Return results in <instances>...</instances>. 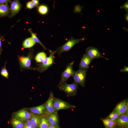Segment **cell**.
<instances>
[{
    "label": "cell",
    "instance_id": "cell-1",
    "mask_svg": "<svg viewBox=\"0 0 128 128\" xmlns=\"http://www.w3.org/2000/svg\"><path fill=\"white\" fill-rule=\"evenodd\" d=\"M86 39V38L83 37L80 39H75L72 37L62 46L58 47L56 51V53L60 57L63 52L68 51L76 44L79 43Z\"/></svg>",
    "mask_w": 128,
    "mask_h": 128
},
{
    "label": "cell",
    "instance_id": "cell-2",
    "mask_svg": "<svg viewBox=\"0 0 128 128\" xmlns=\"http://www.w3.org/2000/svg\"><path fill=\"white\" fill-rule=\"evenodd\" d=\"M50 55L47 57L42 62L38 67L34 69L41 73L47 70L53 64L54 60V55L56 53V51L49 50Z\"/></svg>",
    "mask_w": 128,
    "mask_h": 128
},
{
    "label": "cell",
    "instance_id": "cell-3",
    "mask_svg": "<svg viewBox=\"0 0 128 128\" xmlns=\"http://www.w3.org/2000/svg\"><path fill=\"white\" fill-rule=\"evenodd\" d=\"M87 70L79 69L74 71L72 77L74 82L78 85L84 87L85 85Z\"/></svg>",
    "mask_w": 128,
    "mask_h": 128
},
{
    "label": "cell",
    "instance_id": "cell-4",
    "mask_svg": "<svg viewBox=\"0 0 128 128\" xmlns=\"http://www.w3.org/2000/svg\"><path fill=\"white\" fill-rule=\"evenodd\" d=\"M74 63V62L73 61L68 64L66 68L62 73L60 80L57 85L58 87L66 83L69 78L72 77L74 71L73 69Z\"/></svg>",
    "mask_w": 128,
    "mask_h": 128
},
{
    "label": "cell",
    "instance_id": "cell-5",
    "mask_svg": "<svg viewBox=\"0 0 128 128\" xmlns=\"http://www.w3.org/2000/svg\"><path fill=\"white\" fill-rule=\"evenodd\" d=\"M59 89L69 96H73L77 94L78 85L73 82L71 84L65 83L59 87Z\"/></svg>",
    "mask_w": 128,
    "mask_h": 128
},
{
    "label": "cell",
    "instance_id": "cell-6",
    "mask_svg": "<svg viewBox=\"0 0 128 128\" xmlns=\"http://www.w3.org/2000/svg\"><path fill=\"white\" fill-rule=\"evenodd\" d=\"M53 104L54 108L56 111L62 109L67 110L76 107L75 105L55 97L54 98Z\"/></svg>",
    "mask_w": 128,
    "mask_h": 128
},
{
    "label": "cell",
    "instance_id": "cell-7",
    "mask_svg": "<svg viewBox=\"0 0 128 128\" xmlns=\"http://www.w3.org/2000/svg\"><path fill=\"white\" fill-rule=\"evenodd\" d=\"M86 54L93 59L102 58L109 60V59L101 55V54L99 51L98 49L92 46L87 48L85 50Z\"/></svg>",
    "mask_w": 128,
    "mask_h": 128
},
{
    "label": "cell",
    "instance_id": "cell-8",
    "mask_svg": "<svg viewBox=\"0 0 128 128\" xmlns=\"http://www.w3.org/2000/svg\"><path fill=\"white\" fill-rule=\"evenodd\" d=\"M32 115L27 110L23 109L16 112L14 114L15 118L22 121H26L30 119Z\"/></svg>",
    "mask_w": 128,
    "mask_h": 128
},
{
    "label": "cell",
    "instance_id": "cell-9",
    "mask_svg": "<svg viewBox=\"0 0 128 128\" xmlns=\"http://www.w3.org/2000/svg\"><path fill=\"white\" fill-rule=\"evenodd\" d=\"M93 60L86 54H84L79 63V69L87 70Z\"/></svg>",
    "mask_w": 128,
    "mask_h": 128
},
{
    "label": "cell",
    "instance_id": "cell-10",
    "mask_svg": "<svg viewBox=\"0 0 128 128\" xmlns=\"http://www.w3.org/2000/svg\"><path fill=\"white\" fill-rule=\"evenodd\" d=\"M117 125L121 128H127L128 125V112L119 116V118L115 121Z\"/></svg>",
    "mask_w": 128,
    "mask_h": 128
},
{
    "label": "cell",
    "instance_id": "cell-11",
    "mask_svg": "<svg viewBox=\"0 0 128 128\" xmlns=\"http://www.w3.org/2000/svg\"><path fill=\"white\" fill-rule=\"evenodd\" d=\"M126 102L124 100L118 104L114 111L119 116L128 112V107L126 105Z\"/></svg>",
    "mask_w": 128,
    "mask_h": 128
},
{
    "label": "cell",
    "instance_id": "cell-12",
    "mask_svg": "<svg viewBox=\"0 0 128 128\" xmlns=\"http://www.w3.org/2000/svg\"><path fill=\"white\" fill-rule=\"evenodd\" d=\"M48 115L47 119L49 125L53 126L57 125L59 119L57 112L55 111Z\"/></svg>",
    "mask_w": 128,
    "mask_h": 128
},
{
    "label": "cell",
    "instance_id": "cell-13",
    "mask_svg": "<svg viewBox=\"0 0 128 128\" xmlns=\"http://www.w3.org/2000/svg\"><path fill=\"white\" fill-rule=\"evenodd\" d=\"M20 8L21 5L18 0H15L13 1L11 4V14L9 17H13L18 13Z\"/></svg>",
    "mask_w": 128,
    "mask_h": 128
},
{
    "label": "cell",
    "instance_id": "cell-14",
    "mask_svg": "<svg viewBox=\"0 0 128 128\" xmlns=\"http://www.w3.org/2000/svg\"><path fill=\"white\" fill-rule=\"evenodd\" d=\"M31 58L30 56L27 57H21L19 58L20 65L23 68L27 69L31 67Z\"/></svg>",
    "mask_w": 128,
    "mask_h": 128
},
{
    "label": "cell",
    "instance_id": "cell-15",
    "mask_svg": "<svg viewBox=\"0 0 128 128\" xmlns=\"http://www.w3.org/2000/svg\"><path fill=\"white\" fill-rule=\"evenodd\" d=\"M101 120L103 122L105 128H114L117 125L115 121L106 118H101Z\"/></svg>",
    "mask_w": 128,
    "mask_h": 128
},
{
    "label": "cell",
    "instance_id": "cell-16",
    "mask_svg": "<svg viewBox=\"0 0 128 128\" xmlns=\"http://www.w3.org/2000/svg\"><path fill=\"white\" fill-rule=\"evenodd\" d=\"M45 110V106L43 104L38 106L30 108L29 110L33 113L38 115L43 114Z\"/></svg>",
    "mask_w": 128,
    "mask_h": 128
},
{
    "label": "cell",
    "instance_id": "cell-17",
    "mask_svg": "<svg viewBox=\"0 0 128 128\" xmlns=\"http://www.w3.org/2000/svg\"><path fill=\"white\" fill-rule=\"evenodd\" d=\"M41 119V118L39 116L32 114L30 120L32 124L36 128L39 126Z\"/></svg>",
    "mask_w": 128,
    "mask_h": 128
},
{
    "label": "cell",
    "instance_id": "cell-18",
    "mask_svg": "<svg viewBox=\"0 0 128 128\" xmlns=\"http://www.w3.org/2000/svg\"><path fill=\"white\" fill-rule=\"evenodd\" d=\"M9 11V6L7 5L0 4V17H3L6 15Z\"/></svg>",
    "mask_w": 128,
    "mask_h": 128
},
{
    "label": "cell",
    "instance_id": "cell-19",
    "mask_svg": "<svg viewBox=\"0 0 128 128\" xmlns=\"http://www.w3.org/2000/svg\"><path fill=\"white\" fill-rule=\"evenodd\" d=\"M11 123L14 128H23L24 125L22 121L16 118L12 119Z\"/></svg>",
    "mask_w": 128,
    "mask_h": 128
},
{
    "label": "cell",
    "instance_id": "cell-20",
    "mask_svg": "<svg viewBox=\"0 0 128 128\" xmlns=\"http://www.w3.org/2000/svg\"><path fill=\"white\" fill-rule=\"evenodd\" d=\"M31 37L26 39L23 43V46L24 48H30L32 47L35 44Z\"/></svg>",
    "mask_w": 128,
    "mask_h": 128
},
{
    "label": "cell",
    "instance_id": "cell-21",
    "mask_svg": "<svg viewBox=\"0 0 128 128\" xmlns=\"http://www.w3.org/2000/svg\"><path fill=\"white\" fill-rule=\"evenodd\" d=\"M47 57L46 54L43 52L38 53L36 56L35 59L37 62H41Z\"/></svg>",
    "mask_w": 128,
    "mask_h": 128
},
{
    "label": "cell",
    "instance_id": "cell-22",
    "mask_svg": "<svg viewBox=\"0 0 128 128\" xmlns=\"http://www.w3.org/2000/svg\"><path fill=\"white\" fill-rule=\"evenodd\" d=\"M49 126L47 118L45 117L42 118L38 126L39 128H48Z\"/></svg>",
    "mask_w": 128,
    "mask_h": 128
},
{
    "label": "cell",
    "instance_id": "cell-23",
    "mask_svg": "<svg viewBox=\"0 0 128 128\" xmlns=\"http://www.w3.org/2000/svg\"><path fill=\"white\" fill-rule=\"evenodd\" d=\"M119 116V115L117 113L113 111L106 118L115 121Z\"/></svg>",
    "mask_w": 128,
    "mask_h": 128
},
{
    "label": "cell",
    "instance_id": "cell-24",
    "mask_svg": "<svg viewBox=\"0 0 128 128\" xmlns=\"http://www.w3.org/2000/svg\"><path fill=\"white\" fill-rule=\"evenodd\" d=\"M31 34L32 36L31 37L32 38L34 41L35 43H37L41 45L43 47L44 50H45L48 49L43 45V44L38 39L36 35L33 33L32 32L31 33Z\"/></svg>",
    "mask_w": 128,
    "mask_h": 128
},
{
    "label": "cell",
    "instance_id": "cell-25",
    "mask_svg": "<svg viewBox=\"0 0 128 128\" xmlns=\"http://www.w3.org/2000/svg\"><path fill=\"white\" fill-rule=\"evenodd\" d=\"M38 10L39 12L42 14H46L48 11L47 7L44 5H41L38 8Z\"/></svg>",
    "mask_w": 128,
    "mask_h": 128
},
{
    "label": "cell",
    "instance_id": "cell-26",
    "mask_svg": "<svg viewBox=\"0 0 128 128\" xmlns=\"http://www.w3.org/2000/svg\"><path fill=\"white\" fill-rule=\"evenodd\" d=\"M6 63L7 62H6L4 67L2 68L0 74L6 78H8L9 73L7 70L5 68Z\"/></svg>",
    "mask_w": 128,
    "mask_h": 128
},
{
    "label": "cell",
    "instance_id": "cell-27",
    "mask_svg": "<svg viewBox=\"0 0 128 128\" xmlns=\"http://www.w3.org/2000/svg\"><path fill=\"white\" fill-rule=\"evenodd\" d=\"M24 125L23 128H35L31 124L30 120L26 121L24 123Z\"/></svg>",
    "mask_w": 128,
    "mask_h": 128
},
{
    "label": "cell",
    "instance_id": "cell-28",
    "mask_svg": "<svg viewBox=\"0 0 128 128\" xmlns=\"http://www.w3.org/2000/svg\"><path fill=\"white\" fill-rule=\"evenodd\" d=\"M120 8L121 9H124L126 12L127 13H128V1L127 0L126 2L123 5L120 6Z\"/></svg>",
    "mask_w": 128,
    "mask_h": 128
},
{
    "label": "cell",
    "instance_id": "cell-29",
    "mask_svg": "<svg viewBox=\"0 0 128 128\" xmlns=\"http://www.w3.org/2000/svg\"><path fill=\"white\" fill-rule=\"evenodd\" d=\"M82 7L79 5H78L75 7V12H79L81 10Z\"/></svg>",
    "mask_w": 128,
    "mask_h": 128
},
{
    "label": "cell",
    "instance_id": "cell-30",
    "mask_svg": "<svg viewBox=\"0 0 128 128\" xmlns=\"http://www.w3.org/2000/svg\"><path fill=\"white\" fill-rule=\"evenodd\" d=\"M26 7L28 9H32L34 8V6L31 2H28L27 4Z\"/></svg>",
    "mask_w": 128,
    "mask_h": 128
},
{
    "label": "cell",
    "instance_id": "cell-31",
    "mask_svg": "<svg viewBox=\"0 0 128 128\" xmlns=\"http://www.w3.org/2000/svg\"><path fill=\"white\" fill-rule=\"evenodd\" d=\"M120 71L121 72H126L128 73V67L125 66L122 69H120Z\"/></svg>",
    "mask_w": 128,
    "mask_h": 128
},
{
    "label": "cell",
    "instance_id": "cell-32",
    "mask_svg": "<svg viewBox=\"0 0 128 128\" xmlns=\"http://www.w3.org/2000/svg\"><path fill=\"white\" fill-rule=\"evenodd\" d=\"M31 2L34 6H37L39 4V1L38 0H32Z\"/></svg>",
    "mask_w": 128,
    "mask_h": 128
},
{
    "label": "cell",
    "instance_id": "cell-33",
    "mask_svg": "<svg viewBox=\"0 0 128 128\" xmlns=\"http://www.w3.org/2000/svg\"><path fill=\"white\" fill-rule=\"evenodd\" d=\"M2 37H0V55H1V52L3 51V49L2 48L1 45V41L2 39Z\"/></svg>",
    "mask_w": 128,
    "mask_h": 128
},
{
    "label": "cell",
    "instance_id": "cell-34",
    "mask_svg": "<svg viewBox=\"0 0 128 128\" xmlns=\"http://www.w3.org/2000/svg\"><path fill=\"white\" fill-rule=\"evenodd\" d=\"M10 0H0V4H4L10 2Z\"/></svg>",
    "mask_w": 128,
    "mask_h": 128
},
{
    "label": "cell",
    "instance_id": "cell-35",
    "mask_svg": "<svg viewBox=\"0 0 128 128\" xmlns=\"http://www.w3.org/2000/svg\"><path fill=\"white\" fill-rule=\"evenodd\" d=\"M125 18L126 21L127 22H128V13H127L125 15Z\"/></svg>",
    "mask_w": 128,
    "mask_h": 128
},
{
    "label": "cell",
    "instance_id": "cell-36",
    "mask_svg": "<svg viewBox=\"0 0 128 128\" xmlns=\"http://www.w3.org/2000/svg\"><path fill=\"white\" fill-rule=\"evenodd\" d=\"M116 128L115 127V128Z\"/></svg>",
    "mask_w": 128,
    "mask_h": 128
}]
</instances>
